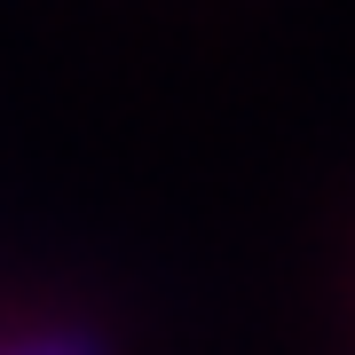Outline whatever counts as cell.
Wrapping results in <instances>:
<instances>
[{
    "instance_id": "cell-1",
    "label": "cell",
    "mask_w": 355,
    "mask_h": 355,
    "mask_svg": "<svg viewBox=\"0 0 355 355\" xmlns=\"http://www.w3.org/2000/svg\"><path fill=\"white\" fill-rule=\"evenodd\" d=\"M0 355H103V340H95V331H71V324H48V331L0 340Z\"/></svg>"
}]
</instances>
